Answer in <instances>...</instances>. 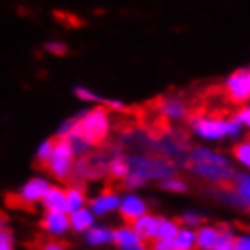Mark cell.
<instances>
[{
	"instance_id": "1",
	"label": "cell",
	"mask_w": 250,
	"mask_h": 250,
	"mask_svg": "<svg viewBox=\"0 0 250 250\" xmlns=\"http://www.w3.org/2000/svg\"><path fill=\"white\" fill-rule=\"evenodd\" d=\"M185 169L212 185H227L236 176L230 158L208 147H194L188 150L185 156Z\"/></svg>"
},
{
	"instance_id": "2",
	"label": "cell",
	"mask_w": 250,
	"mask_h": 250,
	"mask_svg": "<svg viewBox=\"0 0 250 250\" xmlns=\"http://www.w3.org/2000/svg\"><path fill=\"white\" fill-rule=\"evenodd\" d=\"M73 120H75V125L69 138H80L91 147L102 144L111 132V116L104 105L82 111Z\"/></svg>"
},
{
	"instance_id": "3",
	"label": "cell",
	"mask_w": 250,
	"mask_h": 250,
	"mask_svg": "<svg viewBox=\"0 0 250 250\" xmlns=\"http://www.w3.org/2000/svg\"><path fill=\"white\" fill-rule=\"evenodd\" d=\"M188 125L196 136L205 142H223V140H239L243 136V127L234 118L219 116H190Z\"/></svg>"
},
{
	"instance_id": "4",
	"label": "cell",
	"mask_w": 250,
	"mask_h": 250,
	"mask_svg": "<svg viewBox=\"0 0 250 250\" xmlns=\"http://www.w3.org/2000/svg\"><path fill=\"white\" fill-rule=\"evenodd\" d=\"M131 172L144 180L147 185L149 182H162L165 178L176 174V163L165 156H129Z\"/></svg>"
},
{
	"instance_id": "5",
	"label": "cell",
	"mask_w": 250,
	"mask_h": 250,
	"mask_svg": "<svg viewBox=\"0 0 250 250\" xmlns=\"http://www.w3.org/2000/svg\"><path fill=\"white\" fill-rule=\"evenodd\" d=\"M53 140H55L53 150H51V156L45 163V169L57 180H69L73 176V170H75V150H73L67 138L55 136Z\"/></svg>"
},
{
	"instance_id": "6",
	"label": "cell",
	"mask_w": 250,
	"mask_h": 250,
	"mask_svg": "<svg viewBox=\"0 0 250 250\" xmlns=\"http://www.w3.org/2000/svg\"><path fill=\"white\" fill-rule=\"evenodd\" d=\"M223 87L232 104L247 105L250 102V67H241L227 76Z\"/></svg>"
},
{
	"instance_id": "7",
	"label": "cell",
	"mask_w": 250,
	"mask_h": 250,
	"mask_svg": "<svg viewBox=\"0 0 250 250\" xmlns=\"http://www.w3.org/2000/svg\"><path fill=\"white\" fill-rule=\"evenodd\" d=\"M51 183L47 178H42V176H35L31 180L20 187L19 194H17V203L19 205H25V207H33L40 203L42 198L45 196V192L49 190Z\"/></svg>"
},
{
	"instance_id": "8",
	"label": "cell",
	"mask_w": 250,
	"mask_h": 250,
	"mask_svg": "<svg viewBox=\"0 0 250 250\" xmlns=\"http://www.w3.org/2000/svg\"><path fill=\"white\" fill-rule=\"evenodd\" d=\"M120 216L124 218V221H127L131 225L132 221H136L140 216L149 212V205L145 198H142L136 192H127L125 196L120 198V207H118Z\"/></svg>"
},
{
	"instance_id": "9",
	"label": "cell",
	"mask_w": 250,
	"mask_h": 250,
	"mask_svg": "<svg viewBox=\"0 0 250 250\" xmlns=\"http://www.w3.org/2000/svg\"><path fill=\"white\" fill-rule=\"evenodd\" d=\"M120 196L118 192L114 190H104L98 196H94L91 203H89V208L94 216H107V214H113L118 210L120 207Z\"/></svg>"
},
{
	"instance_id": "10",
	"label": "cell",
	"mask_w": 250,
	"mask_h": 250,
	"mask_svg": "<svg viewBox=\"0 0 250 250\" xmlns=\"http://www.w3.org/2000/svg\"><path fill=\"white\" fill-rule=\"evenodd\" d=\"M40 227L44 229L49 236H63L71 229L69 227V214L60 212V210H45L44 218L40 221Z\"/></svg>"
},
{
	"instance_id": "11",
	"label": "cell",
	"mask_w": 250,
	"mask_h": 250,
	"mask_svg": "<svg viewBox=\"0 0 250 250\" xmlns=\"http://www.w3.org/2000/svg\"><path fill=\"white\" fill-rule=\"evenodd\" d=\"M120 250H149L147 243L138 236L134 229L131 225L118 227L114 230V241H113Z\"/></svg>"
},
{
	"instance_id": "12",
	"label": "cell",
	"mask_w": 250,
	"mask_h": 250,
	"mask_svg": "<svg viewBox=\"0 0 250 250\" xmlns=\"http://www.w3.org/2000/svg\"><path fill=\"white\" fill-rule=\"evenodd\" d=\"M160 113L163 118L170 120V122H183L188 118V105L182 98L167 96L160 102Z\"/></svg>"
},
{
	"instance_id": "13",
	"label": "cell",
	"mask_w": 250,
	"mask_h": 250,
	"mask_svg": "<svg viewBox=\"0 0 250 250\" xmlns=\"http://www.w3.org/2000/svg\"><path fill=\"white\" fill-rule=\"evenodd\" d=\"M158 219H160L158 216L147 212L144 216H140L136 221H132L131 227L134 229V232H136L138 236L144 239L145 243L147 241H154L158 234Z\"/></svg>"
},
{
	"instance_id": "14",
	"label": "cell",
	"mask_w": 250,
	"mask_h": 250,
	"mask_svg": "<svg viewBox=\"0 0 250 250\" xmlns=\"http://www.w3.org/2000/svg\"><path fill=\"white\" fill-rule=\"evenodd\" d=\"M156 149L162 152V156L169 158V160H180V158L187 156V147L183 142L176 140L174 136H163L156 142Z\"/></svg>"
},
{
	"instance_id": "15",
	"label": "cell",
	"mask_w": 250,
	"mask_h": 250,
	"mask_svg": "<svg viewBox=\"0 0 250 250\" xmlns=\"http://www.w3.org/2000/svg\"><path fill=\"white\" fill-rule=\"evenodd\" d=\"M221 229L216 225H203L196 229V250H214Z\"/></svg>"
},
{
	"instance_id": "16",
	"label": "cell",
	"mask_w": 250,
	"mask_h": 250,
	"mask_svg": "<svg viewBox=\"0 0 250 250\" xmlns=\"http://www.w3.org/2000/svg\"><path fill=\"white\" fill-rule=\"evenodd\" d=\"M232 192L236 194L239 207L250 210V172H236L232 180Z\"/></svg>"
},
{
	"instance_id": "17",
	"label": "cell",
	"mask_w": 250,
	"mask_h": 250,
	"mask_svg": "<svg viewBox=\"0 0 250 250\" xmlns=\"http://www.w3.org/2000/svg\"><path fill=\"white\" fill-rule=\"evenodd\" d=\"M96 221V216L91 212L89 207H83V208H78L75 212L69 214V227L75 232H80V234H85V232L91 229Z\"/></svg>"
},
{
	"instance_id": "18",
	"label": "cell",
	"mask_w": 250,
	"mask_h": 250,
	"mask_svg": "<svg viewBox=\"0 0 250 250\" xmlns=\"http://www.w3.org/2000/svg\"><path fill=\"white\" fill-rule=\"evenodd\" d=\"M85 241L91 247H105L114 241V230L105 225H93L85 232Z\"/></svg>"
},
{
	"instance_id": "19",
	"label": "cell",
	"mask_w": 250,
	"mask_h": 250,
	"mask_svg": "<svg viewBox=\"0 0 250 250\" xmlns=\"http://www.w3.org/2000/svg\"><path fill=\"white\" fill-rule=\"evenodd\" d=\"M42 207L45 210H60L65 212V188L51 185L49 190L45 192V196L42 198Z\"/></svg>"
},
{
	"instance_id": "20",
	"label": "cell",
	"mask_w": 250,
	"mask_h": 250,
	"mask_svg": "<svg viewBox=\"0 0 250 250\" xmlns=\"http://www.w3.org/2000/svg\"><path fill=\"white\" fill-rule=\"evenodd\" d=\"M105 170L109 172V176H111V178L124 182L125 178H127V174L131 172L129 160H127L125 156H120V154H116V156H113L109 162L105 163Z\"/></svg>"
},
{
	"instance_id": "21",
	"label": "cell",
	"mask_w": 250,
	"mask_h": 250,
	"mask_svg": "<svg viewBox=\"0 0 250 250\" xmlns=\"http://www.w3.org/2000/svg\"><path fill=\"white\" fill-rule=\"evenodd\" d=\"M87 203V196L83 192V188L80 187H69L65 188V212L71 214L78 210V208H83Z\"/></svg>"
},
{
	"instance_id": "22",
	"label": "cell",
	"mask_w": 250,
	"mask_h": 250,
	"mask_svg": "<svg viewBox=\"0 0 250 250\" xmlns=\"http://www.w3.org/2000/svg\"><path fill=\"white\" fill-rule=\"evenodd\" d=\"M176 250H196V230L188 227H180L172 239Z\"/></svg>"
},
{
	"instance_id": "23",
	"label": "cell",
	"mask_w": 250,
	"mask_h": 250,
	"mask_svg": "<svg viewBox=\"0 0 250 250\" xmlns=\"http://www.w3.org/2000/svg\"><path fill=\"white\" fill-rule=\"evenodd\" d=\"M180 221L170 218H160L158 219V234L156 239H165V241H172L176 232L180 230Z\"/></svg>"
},
{
	"instance_id": "24",
	"label": "cell",
	"mask_w": 250,
	"mask_h": 250,
	"mask_svg": "<svg viewBox=\"0 0 250 250\" xmlns=\"http://www.w3.org/2000/svg\"><path fill=\"white\" fill-rule=\"evenodd\" d=\"M160 187H162V190L170 192V194H185L188 190L187 182H185L183 178H180V176H176V174L162 180V182H160Z\"/></svg>"
},
{
	"instance_id": "25",
	"label": "cell",
	"mask_w": 250,
	"mask_h": 250,
	"mask_svg": "<svg viewBox=\"0 0 250 250\" xmlns=\"http://www.w3.org/2000/svg\"><path fill=\"white\" fill-rule=\"evenodd\" d=\"M232 156H234V160H236L241 167L250 169V142L249 140L239 142V144L234 145V149H232Z\"/></svg>"
},
{
	"instance_id": "26",
	"label": "cell",
	"mask_w": 250,
	"mask_h": 250,
	"mask_svg": "<svg viewBox=\"0 0 250 250\" xmlns=\"http://www.w3.org/2000/svg\"><path fill=\"white\" fill-rule=\"evenodd\" d=\"M234 243H236V234L232 230V227H225L219 232V239L214 250H234Z\"/></svg>"
},
{
	"instance_id": "27",
	"label": "cell",
	"mask_w": 250,
	"mask_h": 250,
	"mask_svg": "<svg viewBox=\"0 0 250 250\" xmlns=\"http://www.w3.org/2000/svg\"><path fill=\"white\" fill-rule=\"evenodd\" d=\"M180 225L182 227H188V229H198V227L203 225V216L200 212H196V210H185L182 214V218H180Z\"/></svg>"
},
{
	"instance_id": "28",
	"label": "cell",
	"mask_w": 250,
	"mask_h": 250,
	"mask_svg": "<svg viewBox=\"0 0 250 250\" xmlns=\"http://www.w3.org/2000/svg\"><path fill=\"white\" fill-rule=\"evenodd\" d=\"M75 96L82 102H94V104H102V100H104V96L96 94L94 91L85 87V85H78V87H75Z\"/></svg>"
},
{
	"instance_id": "29",
	"label": "cell",
	"mask_w": 250,
	"mask_h": 250,
	"mask_svg": "<svg viewBox=\"0 0 250 250\" xmlns=\"http://www.w3.org/2000/svg\"><path fill=\"white\" fill-rule=\"evenodd\" d=\"M53 138H49V140H45V142H42V144L38 145L37 149V154H35V158H37V162L42 165V167H45V163H47V160H49L51 156V150H53Z\"/></svg>"
},
{
	"instance_id": "30",
	"label": "cell",
	"mask_w": 250,
	"mask_h": 250,
	"mask_svg": "<svg viewBox=\"0 0 250 250\" xmlns=\"http://www.w3.org/2000/svg\"><path fill=\"white\" fill-rule=\"evenodd\" d=\"M0 250H15V236L9 227L0 229Z\"/></svg>"
},
{
	"instance_id": "31",
	"label": "cell",
	"mask_w": 250,
	"mask_h": 250,
	"mask_svg": "<svg viewBox=\"0 0 250 250\" xmlns=\"http://www.w3.org/2000/svg\"><path fill=\"white\" fill-rule=\"evenodd\" d=\"M45 51L53 55V57H63L65 53H67V45L63 44V42H58V40H51L45 44Z\"/></svg>"
},
{
	"instance_id": "32",
	"label": "cell",
	"mask_w": 250,
	"mask_h": 250,
	"mask_svg": "<svg viewBox=\"0 0 250 250\" xmlns=\"http://www.w3.org/2000/svg\"><path fill=\"white\" fill-rule=\"evenodd\" d=\"M232 118L236 120L243 129H249L250 131V105H241V109Z\"/></svg>"
},
{
	"instance_id": "33",
	"label": "cell",
	"mask_w": 250,
	"mask_h": 250,
	"mask_svg": "<svg viewBox=\"0 0 250 250\" xmlns=\"http://www.w3.org/2000/svg\"><path fill=\"white\" fill-rule=\"evenodd\" d=\"M102 105L105 107L107 111H120V113L127 109V105H125L124 102L116 100V98H104V100H102Z\"/></svg>"
},
{
	"instance_id": "34",
	"label": "cell",
	"mask_w": 250,
	"mask_h": 250,
	"mask_svg": "<svg viewBox=\"0 0 250 250\" xmlns=\"http://www.w3.org/2000/svg\"><path fill=\"white\" fill-rule=\"evenodd\" d=\"M234 250H250V234H239V236H236Z\"/></svg>"
},
{
	"instance_id": "35",
	"label": "cell",
	"mask_w": 250,
	"mask_h": 250,
	"mask_svg": "<svg viewBox=\"0 0 250 250\" xmlns=\"http://www.w3.org/2000/svg\"><path fill=\"white\" fill-rule=\"evenodd\" d=\"M150 250H176L172 241H165V239H154L150 241Z\"/></svg>"
},
{
	"instance_id": "36",
	"label": "cell",
	"mask_w": 250,
	"mask_h": 250,
	"mask_svg": "<svg viewBox=\"0 0 250 250\" xmlns=\"http://www.w3.org/2000/svg\"><path fill=\"white\" fill-rule=\"evenodd\" d=\"M38 250H67V247L60 241H45V243L40 245Z\"/></svg>"
},
{
	"instance_id": "37",
	"label": "cell",
	"mask_w": 250,
	"mask_h": 250,
	"mask_svg": "<svg viewBox=\"0 0 250 250\" xmlns=\"http://www.w3.org/2000/svg\"><path fill=\"white\" fill-rule=\"evenodd\" d=\"M249 142H250V140H249Z\"/></svg>"
}]
</instances>
